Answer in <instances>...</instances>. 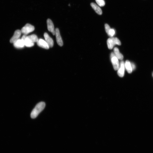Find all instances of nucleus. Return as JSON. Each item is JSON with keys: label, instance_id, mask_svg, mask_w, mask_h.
Returning a JSON list of instances; mask_svg holds the SVG:
<instances>
[{"label": "nucleus", "instance_id": "nucleus-3", "mask_svg": "<svg viewBox=\"0 0 153 153\" xmlns=\"http://www.w3.org/2000/svg\"><path fill=\"white\" fill-rule=\"evenodd\" d=\"M110 58L111 62L114 69L115 70H117L120 66V64L119 63L118 59L115 56L113 52L111 53Z\"/></svg>", "mask_w": 153, "mask_h": 153}, {"label": "nucleus", "instance_id": "nucleus-9", "mask_svg": "<svg viewBox=\"0 0 153 153\" xmlns=\"http://www.w3.org/2000/svg\"><path fill=\"white\" fill-rule=\"evenodd\" d=\"M105 31L109 36L111 37H113L115 35V30L111 28L107 24L105 25Z\"/></svg>", "mask_w": 153, "mask_h": 153}, {"label": "nucleus", "instance_id": "nucleus-8", "mask_svg": "<svg viewBox=\"0 0 153 153\" xmlns=\"http://www.w3.org/2000/svg\"><path fill=\"white\" fill-rule=\"evenodd\" d=\"M21 30H16L13 36L10 40V42L13 43L19 39V37L21 36Z\"/></svg>", "mask_w": 153, "mask_h": 153}, {"label": "nucleus", "instance_id": "nucleus-17", "mask_svg": "<svg viewBox=\"0 0 153 153\" xmlns=\"http://www.w3.org/2000/svg\"><path fill=\"white\" fill-rule=\"evenodd\" d=\"M27 37L31 42L33 43L37 42L39 40L37 36L35 35L27 36Z\"/></svg>", "mask_w": 153, "mask_h": 153}, {"label": "nucleus", "instance_id": "nucleus-5", "mask_svg": "<svg viewBox=\"0 0 153 153\" xmlns=\"http://www.w3.org/2000/svg\"><path fill=\"white\" fill-rule=\"evenodd\" d=\"M125 63L124 61H121L120 64V66L118 70L117 73L120 77H123L124 75L125 71Z\"/></svg>", "mask_w": 153, "mask_h": 153}, {"label": "nucleus", "instance_id": "nucleus-2", "mask_svg": "<svg viewBox=\"0 0 153 153\" xmlns=\"http://www.w3.org/2000/svg\"><path fill=\"white\" fill-rule=\"evenodd\" d=\"M107 43L108 48L110 49H113L115 45L120 46L121 45L120 41L116 37H112L109 38Z\"/></svg>", "mask_w": 153, "mask_h": 153}, {"label": "nucleus", "instance_id": "nucleus-20", "mask_svg": "<svg viewBox=\"0 0 153 153\" xmlns=\"http://www.w3.org/2000/svg\"></svg>", "mask_w": 153, "mask_h": 153}, {"label": "nucleus", "instance_id": "nucleus-4", "mask_svg": "<svg viewBox=\"0 0 153 153\" xmlns=\"http://www.w3.org/2000/svg\"><path fill=\"white\" fill-rule=\"evenodd\" d=\"M35 30L34 26L29 24H27L22 29L21 32L22 33L26 35L32 32Z\"/></svg>", "mask_w": 153, "mask_h": 153}, {"label": "nucleus", "instance_id": "nucleus-16", "mask_svg": "<svg viewBox=\"0 0 153 153\" xmlns=\"http://www.w3.org/2000/svg\"><path fill=\"white\" fill-rule=\"evenodd\" d=\"M125 67L127 72L129 73H131L133 69L131 66V63L128 60L126 61L125 63Z\"/></svg>", "mask_w": 153, "mask_h": 153}, {"label": "nucleus", "instance_id": "nucleus-6", "mask_svg": "<svg viewBox=\"0 0 153 153\" xmlns=\"http://www.w3.org/2000/svg\"><path fill=\"white\" fill-rule=\"evenodd\" d=\"M55 35L57 44L61 47L63 46V41L60 36L59 29L57 28L55 30Z\"/></svg>", "mask_w": 153, "mask_h": 153}, {"label": "nucleus", "instance_id": "nucleus-18", "mask_svg": "<svg viewBox=\"0 0 153 153\" xmlns=\"http://www.w3.org/2000/svg\"><path fill=\"white\" fill-rule=\"evenodd\" d=\"M97 4L100 7L104 6L105 5V2L104 0H95Z\"/></svg>", "mask_w": 153, "mask_h": 153}, {"label": "nucleus", "instance_id": "nucleus-11", "mask_svg": "<svg viewBox=\"0 0 153 153\" xmlns=\"http://www.w3.org/2000/svg\"><path fill=\"white\" fill-rule=\"evenodd\" d=\"M37 44L39 46L46 49H48L50 47L46 41L42 39H39Z\"/></svg>", "mask_w": 153, "mask_h": 153}, {"label": "nucleus", "instance_id": "nucleus-19", "mask_svg": "<svg viewBox=\"0 0 153 153\" xmlns=\"http://www.w3.org/2000/svg\"><path fill=\"white\" fill-rule=\"evenodd\" d=\"M131 64L133 70L135 69V65L133 63H131Z\"/></svg>", "mask_w": 153, "mask_h": 153}, {"label": "nucleus", "instance_id": "nucleus-12", "mask_svg": "<svg viewBox=\"0 0 153 153\" xmlns=\"http://www.w3.org/2000/svg\"><path fill=\"white\" fill-rule=\"evenodd\" d=\"M44 37L46 40V41L50 47H52L54 45V42L53 39L51 38L48 34L47 33H44Z\"/></svg>", "mask_w": 153, "mask_h": 153}, {"label": "nucleus", "instance_id": "nucleus-14", "mask_svg": "<svg viewBox=\"0 0 153 153\" xmlns=\"http://www.w3.org/2000/svg\"><path fill=\"white\" fill-rule=\"evenodd\" d=\"M14 46L17 48H22L25 46L22 40L19 39L13 43Z\"/></svg>", "mask_w": 153, "mask_h": 153}, {"label": "nucleus", "instance_id": "nucleus-13", "mask_svg": "<svg viewBox=\"0 0 153 153\" xmlns=\"http://www.w3.org/2000/svg\"><path fill=\"white\" fill-rule=\"evenodd\" d=\"M90 5L94 9L95 12L99 15H101L103 12L100 7H99L96 4L94 3H90Z\"/></svg>", "mask_w": 153, "mask_h": 153}, {"label": "nucleus", "instance_id": "nucleus-1", "mask_svg": "<svg viewBox=\"0 0 153 153\" xmlns=\"http://www.w3.org/2000/svg\"><path fill=\"white\" fill-rule=\"evenodd\" d=\"M46 104L44 102H41L37 104L31 112V117L32 118H35L38 116L39 114L45 108Z\"/></svg>", "mask_w": 153, "mask_h": 153}, {"label": "nucleus", "instance_id": "nucleus-10", "mask_svg": "<svg viewBox=\"0 0 153 153\" xmlns=\"http://www.w3.org/2000/svg\"><path fill=\"white\" fill-rule=\"evenodd\" d=\"M27 36L25 35H24L22 36L21 38V39L22 40L25 46L27 47H31L33 46L34 45V43L31 42L27 38Z\"/></svg>", "mask_w": 153, "mask_h": 153}, {"label": "nucleus", "instance_id": "nucleus-7", "mask_svg": "<svg viewBox=\"0 0 153 153\" xmlns=\"http://www.w3.org/2000/svg\"><path fill=\"white\" fill-rule=\"evenodd\" d=\"M47 29L49 31L52 33L53 35H55V30L52 20L49 19L47 20Z\"/></svg>", "mask_w": 153, "mask_h": 153}, {"label": "nucleus", "instance_id": "nucleus-15", "mask_svg": "<svg viewBox=\"0 0 153 153\" xmlns=\"http://www.w3.org/2000/svg\"><path fill=\"white\" fill-rule=\"evenodd\" d=\"M114 53L118 59L122 60L123 59V56L121 53L118 49L117 47H115L114 49Z\"/></svg>", "mask_w": 153, "mask_h": 153}]
</instances>
